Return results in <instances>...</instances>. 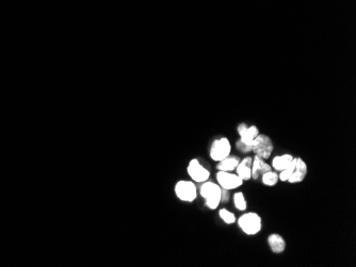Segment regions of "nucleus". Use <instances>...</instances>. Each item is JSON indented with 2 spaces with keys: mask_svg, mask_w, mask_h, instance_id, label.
Returning a JSON list of instances; mask_svg holds the SVG:
<instances>
[{
  "mask_svg": "<svg viewBox=\"0 0 356 267\" xmlns=\"http://www.w3.org/2000/svg\"><path fill=\"white\" fill-rule=\"evenodd\" d=\"M217 180L219 186L225 190H234L242 186L243 180L236 174H232L230 172H222L220 170L217 175Z\"/></svg>",
  "mask_w": 356,
  "mask_h": 267,
  "instance_id": "423d86ee",
  "label": "nucleus"
},
{
  "mask_svg": "<svg viewBox=\"0 0 356 267\" xmlns=\"http://www.w3.org/2000/svg\"><path fill=\"white\" fill-rule=\"evenodd\" d=\"M200 195L206 199L208 208L211 210L217 209L221 202V187L213 182L205 181L200 187Z\"/></svg>",
  "mask_w": 356,
  "mask_h": 267,
  "instance_id": "f257e3e1",
  "label": "nucleus"
},
{
  "mask_svg": "<svg viewBox=\"0 0 356 267\" xmlns=\"http://www.w3.org/2000/svg\"><path fill=\"white\" fill-rule=\"evenodd\" d=\"M232 146L226 138H221L214 141L210 148V157L213 161L220 162L231 154Z\"/></svg>",
  "mask_w": 356,
  "mask_h": 267,
  "instance_id": "20e7f679",
  "label": "nucleus"
},
{
  "mask_svg": "<svg viewBox=\"0 0 356 267\" xmlns=\"http://www.w3.org/2000/svg\"><path fill=\"white\" fill-rule=\"evenodd\" d=\"M228 190L222 189L221 188V201L222 202H226L228 200Z\"/></svg>",
  "mask_w": 356,
  "mask_h": 267,
  "instance_id": "aec40b11",
  "label": "nucleus"
},
{
  "mask_svg": "<svg viewBox=\"0 0 356 267\" xmlns=\"http://www.w3.org/2000/svg\"><path fill=\"white\" fill-rule=\"evenodd\" d=\"M238 225L245 234L255 235L261 230V218L257 213L250 212L239 217Z\"/></svg>",
  "mask_w": 356,
  "mask_h": 267,
  "instance_id": "f03ea898",
  "label": "nucleus"
},
{
  "mask_svg": "<svg viewBox=\"0 0 356 267\" xmlns=\"http://www.w3.org/2000/svg\"><path fill=\"white\" fill-rule=\"evenodd\" d=\"M295 163H297V157H293V160L291 161L290 165L286 167L284 170H281L280 174L278 175V180H281V181H288V179H289L290 176L292 175L293 170H294V167H295Z\"/></svg>",
  "mask_w": 356,
  "mask_h": 267,
  "instance_id": "dca6fc26",
  "label": "nucleus"
},
{
  "mask_svg": "<svg viewBox=\"0 0 356 267\" xmlns=\"http://www.w3.org/2000/svg\"><path fill=\"white\" fill-rule=\"evenodd\" d=\"M273 143L268 135L258 134L256 139L254 140V146L252 152L259 157H261V159L266 160L268 157H270L273 153Z\"/></svg>",
  "mask_w": 356,
  "mask_h": 267,
  "instance_id": "7ed1b4c3",
  "label": "nucleus"
},
{
  "mask_svg": "<svg viewBox=\"0 0 356 267\" xmlns=\"http://www.w3.org/2000/svg\"><path fill=\"white\" fill-rule=\"evenodd\" d=\"M307 175V165L306 163L301 159V157H297V163H295V167L292 175L290 176L289 181L290 183H299L302 182Z\"/></svg>",
  "mask_w": 356,
  "mask_h": 267,
  "instance_id": "1a4fd4ad",
  "label": "nucleus"
},
{
  "mask_svg": "<svg viewBox=\"0 0 356 267\" xmlns=\"http://www.w3.org/2000/svg\"><path fill=\"white\" fill-rule=\"evenodd\" d=\"M238 133L240 134V141H242L247 144H252L253 141L256 139V136L259 134L258 128L256 126L247 127L245 124H241L238 126Z\"/></svg>",
  "mask_w": 356,
  "mask_h": 267,
  "instance_id": "9d476101",
  "label": "nucleus"
},
{
  "mask_svg": "<svg viewBox=\"0 0 356 267\" xmlns=\"http://www.w3.org/2000/svg\"><path fill=\"white\" fill-rule=\"evenodd\" d=\"M219 214H220V217L222 218V220H223L227 225H232V224H234L235 222H236V217H235V215L232 213V212L227 211L226 209L220 210Z\"/></svg>",
  "mask_w": 356,
  "mask_h": 267,
  "instance_id": "a211bd4d",
  "label": "nucleus"
},
{
  "mask_svg": "<svg viewBox=\"0 0 356 267\" xmlns=\"http://www.w3.org/2000/svg\"><path fill=\"white\" fill-rule=\"evenodd\" d=\"M188 174L197 182H205L208 180L210 173L199 164L198 160H192L188 166Z\"/></svg>",
  "mask_w": 356,
  "mask_h": 267,
  "instance_id": "0eeeda50",
  "label": "nucleus"
},
{
  "mask_svg": "<svg viewBox=\"0 0 356 267\" xmlns=\"http://www.w3.org/2000/svg\"><path fill=\"white\" fill-rule=\"evenodd\" d=\"M175 193L180 200L192 202L197 198V187L191 181H179L175 187Z\"/></svg>",
  "mask_w": 356,
  "mask_h": 267,
  "instance_id": "39448f33",
  "label": "nucleus"
},
{
  "mask_svg": "<svg viewBox=\"0 0 356 267\" xmlns=\"http://www.w3.org/2000/svg\"><path fill=\"white\" fill-rule=\"evenodd\" d=\"M268 243L272 252L274 253H283L286 248V243L283 236L279 234H271L268 237Z\"/></svg>",
  "mask_w": 356,
  "mask_h": 267,
  "instance_id": "f8f14e48",
  "label": "nucleus"
},
{
  "mask_svg": "<svg viewBox=\"0 0 356 267\" xmlns=\"http://www.w3.org/2000/svg\"><path fill=\"white\" fill-rule=\"evenodd\" d=\"M261 180H263V183L266 184V186L273 187L278 181V175L275 172H272V170H270V172H268V173H266V174H264L263 176H261Z\"/></svg>",
  "mask_w": 356,
  "mask_h": 267,
  "instance_id": "2eb2a0df",
  "label": "nucleus"
},
{
  "mask_svg": "<svg viewBox=\"0 0 356 267\" xmlns=\"http://www.w3.org/2000/svg\"><path fill=\"white\" fill-rule=\"evenodd\" d=\"M234 202H235V205H236V208L239 211H244L246 209L245 198H244L243 193H241V191L234 195Z\"/></svg>",
  "mask_w": 356,
  "mask_h": 267,
  "instance_id": "f3484780",
  "label": "nucleus"
},
{
  "mask_svg": "<svg viewBox=\"0 0 356 267\" xmlns=\"http://www.w3.org/2000/svg\"><path fill=\"white\" fill-rule=\"evenodd\" d=\"M252 157H244V159L239 162L238 166L236 167L237 175L242 179L243 181L250 180L252 178Z\"/></svg>",
  "mask_w": 356,
  "mask_h": 267,
  "instance_id": "9b49d317",
  "label": "nucleus"
},
{
  "mask_svg": "<svg viewBox=\"0 0 356 267\" xmlns=\"http://www.w3.org/2000/svg\"><path fill=\"white\" fill-rule=\"evenodd\" d=\"M253 146H254V141L252 144H247V143H244L240 140L236 143V148L239 150V152L243 153H251L253 149Z\"/></svg>",
  "mask_w": 356,
  "mask_h": 267,
  "instance_id": "6ab92c4d",
  "label": "nucleus"
},
{
  "mask_svg": "<svg viewBox=\"0 0 356 267\" xmlns=\"http://www.w3.org/2000/svg\"><path fill=\"white\" fill-rule=\"evenodd\" d=\"M270 170H272V166L267 164L264 159L255 154L252 162V179L257 180L264 174L270 172Z\"/></svg>",
  "mask_w": 356,
  "mask_h": 267,
  "instance_id": "6e6552de",
  "label": "nucleus"
},
{
  "mask_svg": "<svg viewBox=\"0 0 356 267\" xmlns=\"http://www.w3.org/2000/svg\"><path fill=\"white\" fill-rule=\"evenodd\" d=\"M292 160L293 156L291 154H283V155L275 156L272 161V167L274 169H277V172H281V170H284L286 167L290 165Z\"/></svg>",
  "mask_w": 356,
  "mask_h": 267,
  "instance_id": "4468645a",
  "label": "nucleus"
},
{
  "mask_svg": "<svg viewBox=\"0 0 356 267\" xmlns=\"http://www.w3.org/2000/svg\"><path fill=\"white\" fill-rule=\"evenodd\" d=\"M239 159L237 156H230L228 155L217 165V168L219 170H222V172H233V170L236 169L239 164Z\"/></svg>",
  "mask_w": 356,
  "mask_h": 267,
  "instance_id": "ddd939ff",
  "label": "nucleus"
}]
</instances>
